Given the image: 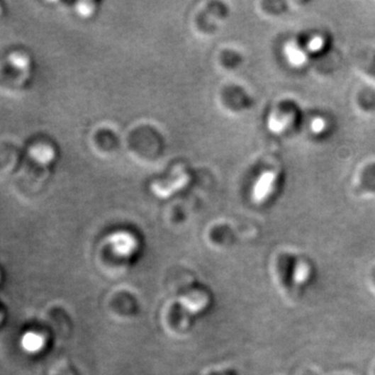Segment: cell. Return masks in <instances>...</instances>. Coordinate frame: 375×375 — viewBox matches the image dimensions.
<instances>
[{"mask_svg":"<svg viewBox=\"0 0 375 375\" xmlns=\"http://www.w3.org/2000/svg\"><path fill=\"white\" fill-rule=\"evenodd\" d=\"M0 321H1V318H0Z\"/></svg>","mask_w":375,"mask_h":375,"instance_id":"obj_14","label":"cell"},{"mask_svg":"<svg viewBox=\"0 0 375 375\" xmlns=\"http://www.w3.org/2000/svg\"><path fill=\"white\" fill-rule=\"evenodd\" d=\"M191 175L185 166H177L172 174L164 181H155L152 185V193L159 198H169L174 193L183 190L190 183Z\"/></svg>","mask_w":375,"mask_h":375,"instance_id":"obj_2","label":"cell"},{"mask_svg":"<svg viewBox=\"0 0 375 375\" xmlns=\"http://www.w3.org/2000/svg\"><path fill=\"white\" fill-rule=\"evenodd\" d=\"M285 57L294 67H301L307 63V52L294 42H290L285 46Z\"/></svg>","mask_w":375,"mask_h":375,"instance_id":"obj_6","label":"cell"},{"mask_svg":"<svg viewBox=\"0 0 375 375\" xmlns=\"http://www.w3.org/2000/svg\"><path fill=\"white\" fill-rule=\"evenodd\" d=\"M291 122H292L291 115L272 113L268 118V128H269L270 132L274 133V134H281L289 128Z\"/></svg>","mask_w":375,"mask_h":375,"instance_id":"obj_8","label":"cell"},{"mask_svg":"<svg viewBox=\"0 0 375 375\" xmlns=\"http://www.w3.org/2000/svg\"><path fill=\"white\" fill-rule=\"evenodd\" d=\"M28 155H30V159L35 162L37 165L42 166V167H47L55 161L57 152L50 144L37 143L30 146V150H28Z\"/></svg>","mask_w":375,"mask_h":375,"instance_id":"obj_4","label":"cell"},{"mask_svg":"<svg viewBox=\"0 0 375 375\" xmlns=\"http://www.w3.org/2000/svg\"><path fill=\"white\" fill-rule=\"evenodd\" d=\"M277 274L281 286L288 294L292 295L296 293L301 281L299 275L301 272V257L290 252H284L277 259L276 263Z\"/></svg>","mask_w":375,"mask_h":375,"instance_id":"obj_1","label":"cell"},{"mask_svg":"<svg viewBox=\"0 0 375 375\" xmlns=\"http://www.w3.org/2000/svg\"><path fill=\"white\" fill-rule=\"evenodd\" d=\"M374 281H375V268H374Z\"/></svg>","mask_w":375,"mask_h":375,"instance_id":"obj_12","label":"cell"},{"mask_svg":"<svg viewBox=\"0 0 375 375\" xmlns=\"http://www.w3.org/2000/svg\"><path fill=\"white\" fill-rule=\"evenodd\" d=\"M324 47V40L321 37H315L308 42V48L310 52H318Z\"/></svg>","mask_w":375,"mask_h":375,"instance_id":"obj_10","label":"cell"},{"mask_svg":"<svg viewBox=\"0 0 375 375\" xmlns=\"http://www.w3.org/2000/svg\"><path fill=\"white\" fill-rule=\"evenodd\" d=\"M75 12L82 18H90L96 12V4L91 1L77 2L75 6Z\"/></svg>","mask_w":375,"mask_h":375,"instance_id":"obj_9","label":"cell"},{"mask_svg":"<svg viewBox=\"0 0 375 375\" xmlns=\"http://www.w3.org/2000/svg\"><path fill=\"white\" fill-rule=\"evenodd\" d=\"M326 128L325 120L323 118H315L310 123V130L315 133V134H320Z\"/></svg>","mask_w":375,"mask_h":375,"instance_id":"obj_11","label":"cell"},{"mask_svg":"<svg viewBox=\"0 0 375 375\" xmlns=\"http://www.w3.org/2000/svg\"><path fill=\"white\" fill-rule=\"evenodd\" d=\"M20 344H21V347L23 348L24 352H28V354H37L43 348L44 339L38 332H28L22 336Z\"/></svg>","mask_w":375,"mask_h":375,"instance_id":"obj_7","label":"cell"},{"mask_svg":"<svg viewBox=\"0 0 375 375\" xmlns=\"http://www.w3.org/2000/svg\"><path fill=\"white\" fill-rule=\"evenodd\" d=\"M6 62H8L9 67L12 69L14 72L21 75L30 74L33 63L32 59L28 53L23 52H11Z\"/></svg>","mask_w":375,"mask_h":375,"instance_id":"obj_5","label":"cell"},{"mask_svg":"<svg viewBox=\"0 0 375 375\" xmlns=\"http://www.w3.org/2000/svg\"><path fill=\"white\" fill-rule=\"evenodd\" d=\"M277 175L274 171H265L259 175L252 188V198L254 203H263L273 194L276 186Z\"/></svg>","mask_w":375,"mask_h":375,"instance_id":"obj_3","label":"cell"},{"mask_svg":"<svg viewBox=\"0 0 375 375\" xmlns=\"http://www.w3.org/2000/svg\"><path fill=\"white\" fill-rule=\"evenodd\" d=\"M307 375H315V374H307Z\"/></svg>","mask_w":375,"mask_h":375,"instance_id":"obj_13","label":"cell"}]
</instances>
